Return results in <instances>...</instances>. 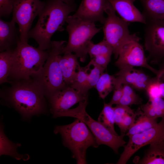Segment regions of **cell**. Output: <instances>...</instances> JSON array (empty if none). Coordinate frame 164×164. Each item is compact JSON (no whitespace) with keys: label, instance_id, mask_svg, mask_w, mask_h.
Returning a JSON list of instances; mask_svg holds the SVG:
<instances>
[{"label":"cell","instance_id":"18","mask_svg":"<svg viewBox=\"0 0 164 164\" xmlns=\"http://www.w3.org/2000/svg\"><path fill=\"white\" fill-rule=\"evenodd\" d=\"M78 58L75 54L67 53L58 56V61L63 78L66 84L70 86L74 81L80 66Z\"/></svg>","mask_w":164,"mask_h":164},{"label":"cell","instance_id":"10","mask_svg":"<svg viewBox=\"0 0 164 164\" xmlns=\"http://www.w3.org/2000/svg\"><path fill=\"white\" fill-rule=\"evenodd\" d=\"M145 47L147 61L158 65L164 60V20H150L145 24Z\"/></svg>","mask_w":164,"mask_h":164},{"label":"cell","instance_id":"6","mask_svg":"<svg viewBox=\"0 0 164 164\" xmlns=\"http://www.w3.org/2000/svg\"><path fill=\"white\" fill-rule=\"evenodd\" d=\"M66 42L51 41L49 56L43 68L31 77L39 83L48 99L68 86L64 80L58 61L59 56L61 54Z\"/></svg>","mask_w":164,"mask_h":164},{"label":"cell","instance_id":"16","mask_svg":"<svg viewBox=\"0 0 164 164\" xmlns=\"http://www.w3.org/2000/svg\"><path fill=\"white\" fill-rule=\"evenodd\" d=\"M113 8L121 18L128 22H139L145 24L146 20L135 6V0H108Z\"/></svg>","mask_w":164,"mask_h":164},{"label":"cell","instance_id":"36","mask_svg":"<svg viewBox=\"0 0 164 164\" xmlns=\"http://www.w3.org/2000/svg\"><path fill=\"white\" fill-rule=\"evenodd\" d=\"M155 77L158 82L162 97L164 99V60L159 64Z\"/></svg>","mask_w":164,"mask_h":164},{"label":"cell","instance_id":"25","mask_svg":"<svg viewBox=\"0 0 164 164\" xmlns=\"http://www.w3.org/2000/svg\"><path fill=\"white\" fill-rule=\"evenodd\" d=\"M116 77L104 73L100 77L95 88L97 89L99 97L104 98L113 90L116 84Z\"/></svg>","mask_w":164,"mask_h":164},{"label":"cell","instance_id":"15","mask_svg":"<svg viewBox=\"0 0 164 164\" xmlns=\"http://www.w3.org/2000/svg\"><path fill=\"white\" fill-rule=\"evenodd\" d=\"M115 75L117 79L123 84H128L139 91H145L152 78L142 71L133 67L120 69Z\"/></svg>","mask_w":164,"mask_h":164},{"label":"cell","instance_id":"37","mask_svg":"<svg viewBox=\"0 0 164 164\" xmlns=\"http://www.w3.org/2000/svg\"><path fill=\"white\" fill-rule=\"evenodd\" d=\"M64 2L70 5H74V0H62Z\"/></svg>","mask_w":164,"mask_h":164},{"label":"cell","instance_id":"14","mask_svg":"<svg viewBox=\"0 0 164 164\" xmlns=\"http://www.w3.org/2000/svg\"><path fill=\"white\" fill-rule=\"evenodd\" d=\"M108 2V0H82L73 15L85 21L99 22L104 24L106 19L104 13Z\"/></svg>","mask_w":164,"mask_h":164},{"label":"cell","instance_id":"29","mask_svg":"<svg viewBox=\"0 0 164 164\" xmlns=\"http://www.w3.org/2000/svg\"><path fill=\"white\" fill-rule=\"evenodd\" d=\"M134 89L129 85L123 84V94L118 104L129 106L142 104V99L135 93Z\"/></svg>","mask_w":164,"mask_h":164},{"label":"cell","instance_id":"30","mask_svg":"<svg viewBox=\"0 0 164 164\" xmlns=\"http://www.w3.org/2000/svg\"><path fill=\"white\" fill-rule=\"evenodd\" d=\"M70 86L78 91L84 93L88 94V91L91 88L84 67H80L76 79Z\"/></svg>","mask_w":164,"mask_h":164},{"label":"cell","instance_id":"33","mask_svg":"<svg viewBox=\"0 0 164 164\" xmlns=\"http://www.w3.org/2000/svg\"><path fill=\"white\" fill-rule=\"evenodd\" d=\"M17 0H0V17H6L12 12L15 3Z\"/></svg>","mask_w":164,"mask_h":164},{"label":"cell","instance_id":"26","mask_svg":"<svg viewBox=\"0 0 164 164\" xmlns=\"http://www.w3.org/2000/svg\"><path fill=\"white\" fill-rule=\"evenodd\" d=\"M14 49L1 52L0 53V84L9 83L8 80L12 68V56Z\"/></svg>","mask_w":164,"mask_h":164},{"label":"cell","instance_id":"27","mask_svg":"<svg viewBox=\"0 0 164 164\" xmlns=\"http://www.w3.org/2000/svg\"><path fill=\"white\" fill-rule=\"evenodd\" d=\"M98 121L113 133L118 135L114 129V110L112 105L109 103H104L103 109L98 118Z\"/></svg>","mask_w":164,"mask_h":164},{"label":"cell","instance_id":"20","mask_svg":"<svg viewBox=\"0 0 164 164\" xmlns=\"http://www.w3.org/2000/svg\"><path fill=\"white\" fill-rule=\"evenodd\" d=\"M157 123V119L147 117L139 108L134 113L133 123L125 135L129 137L142 132L153 127Z\"/></svg>","mask_w":164,"mask_h":164},{"label":"cell","instance_id":"21","mask_svg":"<svg viewBox=\"0 0 164 164\" xmlns=\"http://www.w3.org/2000/svg\"><path fill=\"white\" fill-rule=\"evenodd\" d=\"M146 21L164 20V0H141Z\"/></svg>","mask_w":164,"mask_h":164},{"label":"cell","instance_id":"28","mask_svg":"<svg viewBox=\"0 0 164 164\" xmlns=\"http://www.w3.org/2000/svg\"><path fill=\"white\" fill-rule=\"evenodd\" d=\"M84 68L87 74L90 88L95 87L100 77L106 69L92 60H91Z\"/></svg>","mask_w":164,"mask_h":164},{"label":"cell","instance_id":"1","mask_svg":"<svg viewBox=\"0 0 164 164\" xmlns=\"http://www.w3.org/2000/svg\"><path fill=\"white\" fill-rule=\"evenodd\" d=\"M10 86L0 92L8 106L14 108L26 119L47 111L46 97L39 83L32 77L9 81Z\"/></svg>","mask_w":164,"mask_h":164},{"label":"cell","instance_id":"11","mask_svg":"<svg viewBox=\"0 0 164 164\" xmlns=\"http://www.w3.org/2000/svg\"><path fill=\"white\" fill-rule=\"evenodd\" d=\"M129 137L127 144L117 164H125L131 157L141 148L147 145L164 141V118L153 127Z\"/></svg>","mask_w":164,"mask_h":164},{"label":"cell","instance_id":"3","mask_svg":"<svg viewBox=\"0 0 164 164\" xmlns=\"http://www.w3.org/2000/svg\"><path fill=\"white\" fill-rule=\"evenodd\" d=\"M49 50H41L30 45L28 42L19 39L13 51L12 65L8 80L29 79L38 73L48 57Z\"/></svg>","mask_w":164,"mask_h":164},{"label":"cell","instance_id":"17","mask_svg":"<svg viewBox=\"0 0 164 164\" xmlns=\"http://www.w3.org/2000/svg\"><path fill=\"white\" fill-rule=\"evenodd\" d=\"M16 23L12 19L9 22L0 19V52L15 49L20 39L19 28L15 26Z\"/></svg>","mask_w":164,"mask_h":164},{"label":"cell","instance_id":"4","mask_svg":"<svg viewBox=\"0 0 164 164\" xmlns=\"http://www.w3.org/2000/svg\"><path fill=\"white\" fill-rule=\"evenodd\" d=\"M54 132L61 135L63 145L71 151L72 157L78 164L87 163V149L90 146L96 148L99 146L86 125L78 119L70 124L55 126Z\"/></svg>","mask_w":164,"mask_h":164},{"label":"cell","instance_id":"22","mask_svg":"<svg viewBox=\"0 0 164 164\" xmlns=\"http://www.w3.org/2000/svg\"><path fill=\"white\" fill-rule=\"evenodd\" d=\"M137 162L140 164H164L163 141L150 144L143 157Z\"/></svg>","mask_w":164,"mask_h":164},{"label":"cell","instance_id":"9","mask_svg":"<svg viewBox=\"0 0 164 164\" xmlns=\"http://www.w3.org/2000/svg\"><path fill=\"white\" fill-rule=\"evenodd\" d=\"M45 4V2L40 0H17L15 3L12 19L19 26L21 41L28 42V34L32 22Z\"/></svg>","mask_w":164,"mask_h":164},{"label":"cell","instance_id":"38","mask_svg":"<svg viewBox=\"0 0 164 164\" xmlns=\"http://www.w3.org/2000/svg\"><path fill=\"white\" fill-rule=\"evenodd\" d=\"M163 142H164V141Z\"/></svg>","mask_w":164,"mask_h":164},{"label":"cell","instance_id":"23","mask_svg":"<svg viewBox=\"0 0 164 164\" xmlns=\"http://www.w3.org/2000/svg\"><path fill=\"white\" fill-rule=\"evenodd\" d=\"M4 127L1 124L0 129V155H9L18 160L22 159L27 161L29 158L27 154L21 155L17 152L18 147L21 146L20 143H15L10 141L5 135L4 131Z\"/></svg>","mask_w":164,"mask_h":164},{"label":"cell","instance_id":"35","mask_svg":"<svg viewBox=\"0 0 164 164\" xmlns=\"http://www.w3.org/2000/svg\"><path fill=\"white\" fill-rule=\"evenodd\" d=\"M134 113L127 114L122 119L118 127L121 134L125 133L132 125L133 121Z\"/></svg>","mask_w":164,"mask_h":164},{"label":"cell","instance_id":"32","mask_svg":"<svg viewBox=\"0 0 164 164\" xmlns=\"http://www.w3.org/2000/svg\"><path fill=\"white\" fill-rule=\"evenodd\" d=\"M145 91L149 98L157 97H162L159 85L155 77L152 78V80L148 85Z\"/></svg>","mask_w":164,"mask_h":164},{"label":"cell","instance_id":"2","mask_svg":"<svg viewBox=\"0 0 164 164\" xmlns=\"http://www.w3.org/2000/svg\"><path fill=\"white\" fill-rule=\"evenodd\" d=\"M76 9L75 5L67 4L62 0H47L38 15L36 25L28 33V39H34L39 49L50 50L52 36L56 32L64 30L67 19Z\"/></svg>","mask_w":164,"mask_h":164},{"label":"cell","instance_id":"5","mask_svg":"<svg viewBox=\"0 0 164 164\" xmlns=\"http://www.w3.org/2000/svg\"><path fill=\"white\" fill-rule=\"evenodd\" d=\"M66 22L69 38L61 54L74 52L80 61L84 62L86 59L91 40L101 28H97L94 22L83 20L73 15L68 16Z\"/></svg>","mask_w":164,"mask_h":164},{"label":"cell","instance_id":"12","mask_svg":"<svg viewBox=\"0 0 164 164\" xmlns=\"http://www.w3.org/2000/svg\"><path fill=\"white\" fill-rule=\"evenodd\" d=\"M115 65L119 69L128 67H144L155 75L158 71L149 64L143 46L136 41L129 42L123 46Z\"/></svg>","mask_w":164,"mask_h":164},{"label":"cell","instance_id":"7","mask_svg":"<svg viewBox=\"0 0 164 164\" xmlns=\"http://www.w3.org/2000/svg\"><path fill=\"white\" fill-rule=\"evenodd\" d=\"M88 99L79 102L76 108L58 112L53 114L54 118L61 117H70L79 119L88 126L96 138L98 145H104L111 148L116 154L118 149L125 146L126 142L123 138L125 135H115L104 127L98 121L93 119L86 112V108L88 104Z\"/></svg>","mask_w":164,"mask_h":164},{"label":"cell","instance_id":"13","mask_svg":"<svg viewBox=\"0 0 164 164\" xmlns=\"http://www.w3.org/2000/svg\"><path fill=\"white\" fill-rule=\"evenodd\" d=\"M88 94L78 91L70 86L51 96L49 101L51 113L68 110L78 102L88 98Z\"/></svg>","mask_w":164,"mask_h":164},{"label":"cell","instance_id":"19","mask_svg":"<svg viewBox=\"0 0 164 164\" xmlns=\"http://www.w3.org/2000/svg\"><path fill=\"white\" fill-rule=\"evenodd\" d=\"M113 50L111 46L104 39L97 44L91 41L88 49L91 60L106 69L110 62Z\"/></svg>","mask_w":164,"mask_h":164},{"label":"cell","instance_id":"34","mask_svg":"<svg viewBox=\"0 0 164 164\" xmlns=\"http://www.w3.org/2000/svg\"><path fill=\"white\" fill-rule=\"evenodd\" d=\"M114 93L109 103L112 105L118 104L123 94V84L116 78V84L114 89Z\"/></svg>","mask_w":164,"mask_h":164},{"label":"cell","instance_id":"24","mask_svg":"<svg viewBox=\"0 0 164 164\" xmlns=\"http://www.w3.org/2000/svg\"><path fill=\"white\" fill-rule=\"evenodd\" d=\"M140 108L149 118H164V99L162 97L149 98L147 102L142 105Z\"/></svg>","mask_w":164,"mask_h":164},{"label":"cell","instance_id":"39","mask_svg":"<svg viewBox=\"0 0 164 164\" xmlns=\"http://www.w3.org/2000/svg\"><path fill=\"white\" fill-rule=\"evenodd\" d=\"M140 1L141 0H140Z\"/></svg>","mask_w":164,"mask_h":164},{"label":"cell","instance_id":"8","mask_svg":"<svg viewBox=\"0 0 164 164\" xmlns=\"http://www.w3.org/2000/svg\"><path fill=\"white\" fill-rule=\"evenodd\" d=\"M107 14L103 30L105 40L111 47L115 59L123 46L132 41H139L140 39L135 34H131L128 22L117 16L111 5L108 2L105 10Z\"/></svg>","mask_w":164,"mask_h":164},{"label":"cell","instance_id":"31","mask_svg":"<svg viewBox=\"0 0 164 164\" xmlns=\"http://www.w3.org/2000/svg\"><path fill=\"white\" fill-rule=\"evenodd\" d=\"M115 123L118 126L122 119L126 114L134 113L133 110L129 106L120 104L114 107Z\"/></svg>","mask_w":164,"mask_h":164}]
</instances>
